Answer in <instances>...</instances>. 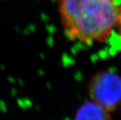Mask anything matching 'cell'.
Listing matches in <instances>:
<instances>
[{
	"label": "cell",
	"instance_id": "cell-2",
	"mask_svg": "<svg viewBox=\"0 0 121 120\" xmlns=\"http://www.w3.org/2000/svg\"><path fill=\"white\" fill-rule=\"evenodd\" d=\"M88 93L91 101L110 112L115 111L121 103V77L111 71L99 73L91 79Z\"/></svg>",
	"mask_w": 121,
	"mask_h": 120
},
{
	"label": "cell",
	"instance_id": "cell-1",
	"mask_svg": "<svg viewBox=\"0 0 121 120\" xmlns=\"http://www.w3.org/2000/svg\"><path fill=\"white\" fill-rule=\"evenodd\" d=\"M66 38L91 45L104 42L117 28L121 6L117 0H57Z\"/></svg>",
	"mask_w": 121,
	"mask_h": 120
},
{
	"label": "cell",
	"instance_id": "cell-3",
	"mask_svg": "<svg viewBox=\"0 0 121 120\" xmlns=\"http://www.w3.org/2000/svg\"><path fill=\"white\" fill-rule=\"evenodd\" d=\"M110 113L100 104L91 101L80 107L74 120H112Z\"/></svg>",
	"mask_w": 121,
	"mask_h": 120
},
{
	"label": "cell",
	"instance_id": "cell-4",
	"mask_svg": "<svg viewBox=\"0 0 121 120\" xmlns=\"http://www.w3.org/2000/svg\"><path fill=\"white\" fill-rule=\"evenodd\" d=\"M118 30H119L120 35L121 36V9H120V19H119V22H118Z\"/></svg>",
	"mask_w": 121,
	"mask_h": 120
}]
</instances>
